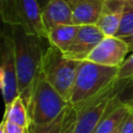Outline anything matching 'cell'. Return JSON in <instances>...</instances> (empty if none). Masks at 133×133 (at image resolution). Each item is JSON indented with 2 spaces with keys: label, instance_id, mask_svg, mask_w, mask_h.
Instances as JSON below:
<instances>
[{
  "label": "cell",
  "instance_id": "1",
  "mask_svg": "<svg viewBox=\"0 0 133 133\" xmlns=\"http://www.w3.org/2000/svg\"><path fill=\"white\" fill-rule=\"evenodd\" d=\"M10 28L15 46L19 95L28 110L36 83L42 75L45 54L43 38L29 33L21 25H12Z\"/></svg>",
  "mask_w": 133,
  "mask_h": 133
},
{
  "label": "cell",
  "instance_id": "2",
  "mask_svg": "<svg viewBox=\"0 0 133 133\" xmlns=\"http://www.w3.org/2000/svg\"><path fill=\"white\" fill-rule=\"evenodd\" d=\"M118 68L106 66L89 60L80 61L70 104L78 105L108 88L117 79Z\"/></svg>",
  "mask_w": 133,
  "mask_h": 133
},
{
  "label": "cell",
  "instance_id": "3",
  "mask_svg": "<svg viewBox=\"0 0 133 133\" xmlns=\"http://www.w3.org/2000/svg\"><path fill=\"white\" fill-rule=\"evenodd\" d=\"M80 61L68 58L62 51L49 45L43 58V77L70 103Z\"/></svg>",
  "mask_w": 133,
  "mask_h": 133
},
{
  "label": "cell",
  "instance_id": "4",
  "mask_svg": "<svg viewBox=\"0 0 133 133\" xmlns=\"http://www.w3.org/2000/svg\"><path fill=\"white\" fill-rule=\"evenodd\" d=\"M70 103L41 75L30 105L29 121L32 124H45L55 119Z\"/></svg>",
  "mask_w": 133,
  "mask_h": 133
},
{
  "label": "cell",
  "instance_id": "5",
  "mask_svg": "<svg viewBox=\"0 0 133 133\" xmlns=\"http://www.w3.org/2000/svg\"><path fill=\"white\" fill-rule=\"evenodd\" d=\"M121 80L110 85L97 96L73 106L77 111V122L74 133H94L106 113L111 100L122 89Z\"/></svg>",
  "mask_w": 133,
  "mask_h": 133
},
{
  "label": "cell",
  "instance_id": "6",
  "mask_svg": "<svg viewBox=\"0 0 133 133\" xmlns=\"http://www.w3.org/2000/svg\"><path fill=\"white\" fill-rule=\"evenodd\" d=\"M0 86L5 107L10 105L19 95L17 64L15 56V46L9 25L4 24L0 43Z\"/></svg>",
  "mask_w": 133,
  "mask_h": 133
},
{
  "label": "cell",
  "instance_id": "7",
  "mask_svg": "<svg viewBox=\"0 0 133 133\" xmlns=\"http://www.w3.org/2000/svg\"><path fill=\"white\" fill-rule=\"evenodd\" d=\"M129 48L118 36H104L89 54L87 60L98 64L118 68L125 60Z\"/></svg>",
  "mask_w": 133,
  "mask_h": 133
},
{
  "label": "cell",
  "instance_id": "8",
  "mask_svg": "<svg viewBox=\"0 0 133 133\" xmlns=\"http://www.w3.org/2000/svg\"><path fill=\"white\" fill-rule=\"evenodd\" d=\"M104 36L105 35L97 25H81L79 26L75 39L63 52V54L73 60H87L91 51L103 39Z\"/></svg>",
  "mask_w": 133,
  "mask_h": 133
},
{
  "label": "cell",
  "instance_id": "9",
  "mask_svg": "<svg viewBox=\"0 0 133 133\" xmlns=\"http://www.w3.org/2000/svg\"><path fill=\"white\" fill-rule=\"evenodd\" d=\"M20 25L31 34L42 38L48 36V31L43 22L42 7L37 0H17Z\"/></svg>",
  "mask_w": 133,
  "mask_h": 133
},
{
  "label": "cell",
  "instance_id": "10",
  "mask_svg": "<svg viewBox=\"0 0 133 133\" xmlns=\"http://www.w3.org/2000/svg\"><path fill=\"white\" fill-rule=\"evenodd\" d=\"M74 25H96L102 14L104 0H66Z\"/></svg>",
  "mask_w": 133,
  "mask_h": 133
},
{
  "label": "cell",
  "instance_id": "11",
  "mask_svg": "<svg viewBox=\"0 0 133 133\" xmlns=\"http://www.w3.org/2000/svg\"><path fill=\"white\" fill-rule=\"evenodd\" d=\"M42 16L47 31L58 25L73 24L72 10L66 0H51L42 8Z\"/></svg>",
  "mask_w": 133,
  "mask_h": 133
},
{
  "label": "cell",
  "instance_id": "12",
  "mask_svg": "<svg viewBox=\"0 0 133 133\" xmlns=\"http://www.w3.org/2000/svg\"><path fill=\"white\" fill-rule=\"evenodd\" d=\"M78 30H79L78 25H74V24L58 25L48 30L47 41L49 45L64 52L75 39Z\"/></svg>",
  "mask_w": 133,
  "mask_h": 133
},
{
  "label": "cell",
  "instance_id": "13",
  "mask_svg": "<svg viewBox=\"0 0 133 133\" xmlns=\"http://www.w3.org/2000/svg\"><path fill=\"white\" fill-rule=\"evenodd\" d=\"M3 118L7 119L14 124L28 128L29 123H30L28 110H27V107L25 106L23 100L20 97H18L10 105L5 107V113H4Z\"/></svg>",
  "mask_w": 133,
  "mask_h": 133
},
{
  "label": "cell",
  "instance_id": "14",
  "mask_svg": "<svg viewBox=\"0 0 133 133\" xmlns=\"http://www.w3.org/2000/svg\"><path fill=\"white\" fill-rule=\"evenodd\" d=\"M66 108L55 119H53L49 123H45V124L29 123V126L27 128L28 133H62V128H63Z\"/></svg>",
  "mask_w": 133,
  "mask_h": 133
},
{
  "label": "cell",
  "instance_id": "15",
  "mask_svg": "<svg viewBox=\"0 0 133 133\" xmlns=\"http://www.w3.org/2000/svg\"><path fill=\"white\" fill-rule=\"evenodd\" d=\"M0 15L3 24L20 25L17 0H0Z\"/></svg>",
  "mask_w": 133,
  "mask_h": 133
},
{
  "label": "cell",
  "instance_id": "16",
  "mask_svg": "<svg viewBox=\"0 0 133 133\" xmlns=\"http://www.w3.org/2000/svg\"><path fill=\"white\" fill-rule=\"evenodd\" d=\"M132 31H133V7L127 2L122 16V20H121V24H119V28L116 33V36L123 37L131 33Z\"/></svg>",
  "mask_w": 133,
  "mask_h": 133
},
{
  "label": "cell",
  "instance_id": "17",
  "mask_svg": "<svg viewBox=\"0 0 133 133\" xmlns=\"http://www.w3.org/2000/svg\"><path fill=\"white\" fill-rule=\"evenodd\" d=\"M133 78V53L124 60L118 66L117 79L121 81H130Z\"/></svg>",
  "mask_w": 133,
  "mask_h": 133
},
{
  "label": "cell",
  "instance_id": "18",
  "mask_svg": "<svg viewBox=\"0 0 133 133\" xmlns=\"http://www.w3.org/2000/svg\"><path fill=\"white\" fill-rule=\"evenodd\" d=\"M1 128L4 130L5 133H27V128L22 127L17 124H14L4 118L1 124Z\"/></svg>",
  "mask_w": 133,
  "mask_h": 133
},
{
  "label": "cell",
  "instance_id": "19",
  "mask_svg": "<svg viewBox=\"0 0 133 133\" xmlns=\"http://www.w3.org/2000/svg\"><path fill=\"white\" fill-rule=\"evenodd\" d=\"M121 133H133V107H131L124 124Z\"/></svg>",
  "mask_w": 133,
  "mask_h": 133
},
{
  "label": "cell",
  "instance_id": "20",
  "mask_svg": "<svg viewBox=\"0 0 133 133\" xmlns=\"http://www.w3.org/2000/svg\"><path fill=\"white\" fill-rule=\"evenodd\" d=\"M121 38H123V41L127 44V46L129 48V51L133 52V31L131 33H129L128 35H125V36H123Z\"/></svg>",
  "mask_w": 133,
  "mask_h": 133
},
{
  "label": "cell",
  "instance_id": "21",
  "mask_svg": "<svg viewBox=\"0 0 133 133\" xmlns=\"http://www.w3.org/2000/svg\"><path fill=\"white\" fill-rule=\"evenodd\" d=\"M50 1H51V0H37V2L39 3V5H41V7H42V8H43L46 4H48Z\"/></svg>",
  "mask_w": 133,
  "mask_h": 133
},
{
  "label": "cell",
  "instance_id": "22",
  "mask_svg": "<svg viewBox=\"0 0 133 133\" xmlns=\"http://www.w3.org/2000/svg\"><path fill=\"white\" fill-rule=\"evenodd\" d=\"M123 124H124V123H123ZM122 127H123V125H122V126H121V127H119V128H118L116 131H114L113 133H121V132H122Z\"/></svg>",
  "mask_w": 133,
  "mask_h": 133
},
{
  "label": "cell",
  "instance_id": "23",
  "mask_svg": "<svg viewBox=\"0 0 133 133\" xmlns=\"http://www.w3.org/2000/svg\"><path fill=\"white\" fill-rule=\"evenodd\" d=\"M128 104H129V105H130L131 107H133V99H131V100H130V101L128 102Z\"/></svg>",
  "mask_w": 133,
  "mask_h": 133
},
{
  "label": "cell",
  "instance_id": "24",
  "mask_svg": "<svg viewBox=\"0 0 133 133\" xmlns=\"http://www.w3.org/2000/svg\"><path fill=\"white\" fill-rule=\"evenodd\" d=\"M127 2H128V3L133 7V0H127Z\"/></svg>",
  "mask_w": 133,
  "mask_h": 133
},
{
  "label": "cell",
  "instance_id": "25",
  "mask_svg": "<svg viewBox=\"0 0 133 133\" xmlns=\"http://www.w3.org/2000/svg\"><path fill=\"white\" fill-rule=\"evenodd\" d=\"M0 133H5V132H4V130H3L2 128H0Z\"/></svg>",
  "mask_w": 133,
  "mask_h": 133
},
{
  "label": "cell",
  "instance_id": "26",
  "mask_svg": "<svg viewBox=\"0 0 133 133\" xmlns=\"http://www.w3.org/2000/svg\"><path fill=\"white\" fill-rule=\"evenodd\" d=\"M129 82H130V83H131V85H132V86H133V78H132V79H131V80H130V81H129Z\"/></svg>",
  "mask_w": 133,
  "mask_h": 133
},
{
  "label": "cell",
  "instance_id": "27",
  "mask_svg": "<svg viewBox=\"0 0 133 133\" xmlns=\"http://www.w3.org/2000/svg\"><path fill=\"white\" fill-rule=\"evenodd\" d=\"M27 133H28V130H27Z\"/></svg>",
  "mask_w": 133,
  "mask_h": 133
}]
</instances>
